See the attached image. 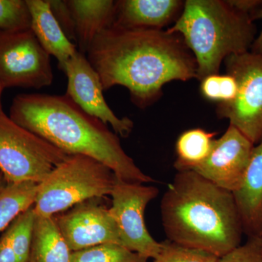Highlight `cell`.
<instances>
[{"label": "cell", "mask_w": 262, "mask_h": 262, "mask_svg": "<svg viewBox=\"0 0 262 262\" xmlns=\"http://www.w3.org/2000/svg\"><path fill=\"white\" fill-rule=\"evenodd\" d=\"M85 56L103 91L123 86L140 108L158 101L168 82L196 79L192 52L179 34L167 30L110 26L95 38Z\"/></svg>", "instance_id": "obj_1"}, {"label": "cell", "mask_w": 262, "mask_h": 262, "mask_svg": "<svg viewBox=\"0 0 262 262\" xmlns=\"http://www.w3.org/2000/svg\"><path fill=\"white\" fill-rule=\"evenodd\" d=\"M9 117L67 154L84 155L104 164L120 180L154 182L124 151L118 136L107 125L86 113L66 94L17 95Z\"/></svg>", "instance_id": "obj_2"}, {"label": "cell", "mask_w": 262, "mask_h": 262, "mask_svg": "<svg viewBox=\"0 0 262 262\" xmlns=\"http://www.w3.org/2000/svg\"><path fill=\"white\" fill-rule=\"evenodd\" d=\"M167 239L220 258L241 245L244 229L233 194L193 170L179 171L162 198Z\"/></svg>", "instance_id": "obj_3"}, {"label": "cell", "mask_w": 262, "mask_h": 262, "mask_svg": "<svg viewBox=\"0 0 262 262\" xmlns=\"http://www.w3.org/2000/svg\"><path fill=\"white\" fill-rule=\"evenodd\" d=\"M249 15L234 9L228 1L187 0L173 27L192 52L196 79L220 73L222 62L233 55L249 51L256 27Z\"/></svg>", "instance_id": "obj_4"}, {"label": "cell", "mask_w": 262, "mask_h": 262, "mask_svg": "<svg viewBox=\"0 0 262 262\" xmlns=\"http://www.w3.org/2000/svg\"><path fill=\"white\" fill-rule=\"evenodd\" d=\"M117 177L106 165L82 155H70L38 184L34 213L51 217L93 198L111 195Z\"/></svg>", "instance_id": "obj_5"}, {"label": "cell", "mask_w": 262, "mask_h": 262, "mask_svg": "<svg viewBox=\"0 0 262 262\" xmlns=\"http://www.w3.org/2000/svg\"><path fill=\"white\" fill-rule=\"evenodd\" d=\"M69 155L0 112V171L8 184H39Z\"/></svg>", "instance_id": "obj_6"}, {"label": "cell", "mask_w": 262, "mask_h": 262, "mask_svg": "<svg viewBox=\"0 0 262 262\" xmlns=\"http://www.w3.org/2000/svg\"><path fill=\"white\" fill-rule=\"evenodd\" d=\"M227 73L238 84L237 97L218 105L217 115L228 119L254 145L262 141V55L246 52L225 59Z\"/></svg>", "instance_id": "obj_7"}, {"label": "cell", "mask_w": 262, "mask_h": 262, "mask_svg": "<svg viewBox=\"0 0 262 262\" xmlns=\"http://www.w3.org/2000/svg\"><path fill=\"white\" fill-rule=\"evenodd\" d=\"M54 79L51 56L31 29L0 32V83L3 89H40Z\"/></svg>", "instance_id": "obj_8"}, {"label": "cell", "mask_w": 262, "mask_h": 262, "mask_svg": "<svg viewBox=\"0 0 262 262\" xmlns=\"http://www.w3.org/2000/svg\"><path fill=\"white\" fill-rule=\"evenodd\" d=\"M159 194V189L145 184L124 182L117 178L111 193L110 213L118 228L124 247L149 259H154L160 249L146 228V206Z\"/></svg>", "instance_id": "obj_9"}, {"label": "cell", "mask_w": 262, "mask_h": 262, "mask_svg": "<svg viewBox=\"0 0 262 262\" xmlns=\"http://www.w3.org/2000/svg\"><path fill=\"white\" fill-rule=\"evenodd\" d=\"M103 198H93L54 215L73 252L99 245H121L118 228Z\"/></svg>", "instance_id": "obj_10"}, {"label": "cell", "mask_w": 262, "mask_h": 262, "mask_svg": "<svg viewBox=\"0 0 262 262\" xmlns=\"http://www.w3.org/2000/svg\"><path fill=\"white\" fill-rule=\"evenodd\" d=\"M63 73L67 77L66 95L84 112L96 117L122 138L128 137L134 129V122L128 117L120 118L108 106L101 79L83 53L77 51L72 57Z\"/></svg>", "instance_id": "obj_11"}, {"label": "cell", "mask_w": 262, "mask_h": 262, "mask_svg": "<svg viewBox=\"0 0 262 262\" xmlns=\"http://www.w3.org/2000/svg\"><path fill=\"white\" fill-rule=\"evenodd\" d=\"M254 146L229 125L222 137L215 139L206 160L192 170L218 187L235 192L244 180Z\"/></svg>", "instance_id": "obj_12"}, {"label": "cell", "mask_w": 262, "mask_h": 262, "mask_svg": "<svg viewBox=\"0 0 262 262\" xmlns=\"http://www.w3.org/2000/svg\"><path fill=\"white\" fill-rule=\"evenodd\" d=\"M248 238L262 237V141L253 147L241 187L232 192Z\"/></svg>", "instance_id": "obj_13"}, {"label": "cell", "mask_w": 262, "mask_h": 262, "mask_svg": "<svg viewBox=\"0 0 262 262\" xmlns=\"http://www.w3.org/2000/svg\"><path fill=\"white\" fill-rule=\"evenodd\" d=\"M184 3L179 0H120L117 1L112 26L125 29L163 30L178 19Z\"/></svg>", "instance_id": "obj_14"}, {"label": "cell", "mask_w": 262, "mask_h": 262, "mask_svg": "<svg viewBox=\"0 0 262 262\" xmlns=\"http://www.w3.org/2000/svg\"><path fill=\"white\" fill-rule=\"evenodd\" d=\"M31 14V30L50 56L55 57L58 68L66 66L78 49L65 35L52 13L48 0H27Z\"/></svg>", "instance_id": "obj_15"}, {"label": "cell", "mask_w": 262, "mask_h": 262, "mask_svg": "<svg viewBox=\"0 0 262 262\" xmlns=\"http://www.w3.org/2000/svg\"><path fill=\"white\" fill-rule=\"evenodd\" d=\"M117 1L67 0L76 32L78 51L86 55L95 38L113 23Z\"/></svg>", "instance_id": "obj_16"}, {"label": "cell", "mask_w": 262, "mask_h": 262, "mask_svg": "<svg viewBox=\"0 0 262 262\" xmlns=\"http://www.w3.org/2000/svg\"><path fill=\"white\" fill-rule=\"evenodd\" d=\"M72 253L55 217L36 215L29 262H72Z\"/></svg>", "instance_id": "obj_17"}, {"label": "cell", "mask_w": 262, "mask_h": 262, "mask_svg": "<svg viewBox=\"0 0 262 262\" xmlns=\"http://www.w3.org/2000/svg\"><path fill=\"white\" fill-rule=\"evenodd\" d=\"M216 135L217 133L199 127L181 134L176 142V170L178 172L192 170L203 163L211 152Z\"/></svg>", "instance_id": "obj_18"}, {"label": "cell", "mask_w": 262, "mask_h": 262, "mask_svg": "<svg viewBox=\"0 0 262 262\" xmlns=\"http://www.w3.org/2000/svg\"><path fill=\"white\" fill-rule=\"evenodd\" d=\"M37 183L8 184L0 194V232L6 229L20 213L34 206Z\"/></svg>", "instance_id": "obj_19"}, {"label": "cell", "mask_w": 262, "mask_h": 262, "mask_svg": "<svg viewBox=\"0 0 262 262\" xmlns=\"http://www.w3.org/2000/svg\"><path fill=\"white\" fill-rule=\"evenodd\" d=\"M35 215L31 207L16 217L3 234L20 262H29Z\"/></svg>", "instance_id": "obj_20"}, {"label": "cell", "mask_w": 262, "mask_h": 262, "mask_svg": "<svg viewBox=\"0 0 262 262\" xmlns=\"http://www.w3.org/2000/svg\"><path fill=\"white\" fill-rule=\"evenodd\" d=\"M147 258L121 245H99L75 251L72 262H147Z\"/></svg>", "instance_id": "obj_21"}, {"label": "cell", "mask_w": 262, "mask_h": 262, "mask_svg": "<svg viewBox=\"0 0 262 262\" xmlns=\"http://www.w3.org/2000/svg\"><path fill=\"white\" fill-rule=\"evenodd\" d=\"M201 93L207 101L228 104L235 99L238 92V84L233 76L213 74L201 80Z\"/></svg>", "instance_id": "obj_22"}, {"label": "cell", "mask_w": 262, "mask_h": 262, "mask_svg": "<svg viewBox=\"0 0 262 262\" xmlns=\"http://www.w3.org/2000/svg\"><path fill=\"white\" fill-rule=\"evenodd\" d=\"M31 29V14L27 0H0V32Z\"/></svg>", "instance_id": "obj_23"}, {"label": "cell", "mask_w": 262, "mask_h": 262, "mask_svg": "<svg viewBox=\"0 0 262 262\" xmlns=\"http://www.w3.org/2000/svg\"><path fill=\"white\" fill-rule=\"evenodd\" d=\"M219 257L209 252L187 247L165 239L160 243V249L154 262H216Z\"/></svg>", "instance_id": "obj_24"}, {"label": "cell", "mask_w": 262, "mask_h": 262, "mask_svg": "<svg viewBox=\"0 0 262 262\" xmlns=\"http://www.w3.org/2000/svg\"><path fill=\"white\" fill-rule=\"evenodd\" d=\"M216 262H262V237L248 238L244 244L219 258Z\"/></svg>", "instance_id": "obj_25"}, {"label": "cell", "mask_w": 262, "mask_h": 262, "mask_svg": "<svg viewBox=\"0 0 262 262\" xmlns=\"http://www.w3.org/2000/svg\"><path fill=\"white\" fill-rule=\"evenodd\" d=\"M55 18L59 24L65 35L71 41L76 43V32L73 15L67 0H48ZM74 43V42H73Z\"/></svg>", "instance_id": "obj_26"}, {"label": "cell", "mask_w": 262, "mask_h": 262, "mask_svg": "<svg viewBox=\"0 0 262 262\" xmlns=\"http://www.w3.org/2000/svg\"><path fill=\"white\" fill-rule=\"evenodd\" d=\"M228 3L234 9L249 15L253 20L255 13L262 6V1L259 0H229Z\"/></svg>", "instance_id": "obj_27"}, {"label": "cell", "mask_w": 262, "mask_h": 262, "mask_svg": "<svg viewBox=\"0 0 262 262\" xmlns=\"http://www.w3.org/2000/svg\"><path fill=\"white\" fill-rule=\"evenodd\" d=\"M0 262H20L14 250L4 235L0 238Z\"/></svg>", "instance_id": "obj_28"}, {"label": "cell", "mask_w": 262, "mask_h": 262, "mask_svg": "<svg viewBox=\"0 0 262 262\" xmlns=\"http://www.w3.org/2000/svg\"><path fill=\"white\" fill-rule=\"evenodd\" d=\"M255 18H260L262 20V6L258 10V11L255 13L253 19ZM251 49V52H253V53L262 55V29L258 37L255 38L254 42H253Z\"/></svg>", "instance_id": "obj_29"}, {"label": "cell", "mask_w": 262, "mask_h": 262, "mask_svg": "<svg viewBox=\"0 0 262 262\" xmlns=\"http://www.w3.org/2000/svg\"><path fill=\"white\" fill-rule=\"evenodd\" d=\"M7 185H8V182L5 180L3 174L2 173L1 171H0V194H1V192L4 190V189L6 187Z\"/></svg>", "instance_id": "obj_30"}, {"label": "cell", "mask_w": 262, "mask_h": 262, "mask_svg": "<svg viewBox=\"0 0 262 262\" xmlns=\"http://www.w3.org/2000/svg\"><path fill=\"white\" fill-rule=\"evenodd\" d=\"M4 89H3V85H2L1 83H0V112L3 111V107H2V94H3V91Z\"/></svg>", "instance_id": "obj_31"}]
</instances>
